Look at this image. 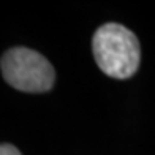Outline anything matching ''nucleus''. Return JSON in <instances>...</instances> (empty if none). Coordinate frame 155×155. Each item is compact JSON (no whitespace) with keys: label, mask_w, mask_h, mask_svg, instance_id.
Wrapping results in <instances>:
<instances>
[{"label":"nucleus","mask_w":155,"mask_h":155,"mask_svg":"<svg viewBox=\"0 0 155 155\" xmlns=\"http://www.w3.org/2000/svg\"><path fill=\"white\" fill-rule=\"evenodd\" d=\"M92 51L100 70L114 79H127L139 67V41L135 33L120 24L101 25L94 33Z\"/></svg>","instance_id":"f257e3e1"},{"label":"nucleus","mask_w":155,"mask_h":155,"mask_svg":"<svg viewBox=\"0 0 155 155\" xmlns=\"http://www.w3.org/2000/svg\"><path fill=\"white\" fill-rule=\"evenodd\" d=\"M5 81L21 92L41 94L51 90L55 71L45 55L29 48H13L2 57Z\"/></svg>","instance_id":"f03ea898"},{"label":"nucleus","mask_w":155,"mask_h":155,"mask_svg":"<svg viewBox=\"0 0 155 155\" xmlns=\"http://www.w3.org/2000/svg\"><path fill=\"white\" fill-rule=\"evenodd\" d=\"M0 155H21V152L11 144H2V147H0Z\"/></svg>","instance_id":"7ed1b4c3"}]
</instances>
